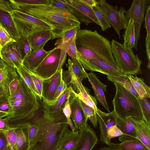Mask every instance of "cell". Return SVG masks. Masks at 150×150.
I'll return each mask as SVG.
<instances>
[{
  "instance_id": "cell-1",
  "label": "cell",
  "mask_w": 150,
  "mask_h": 150,
  "mask_svg": "<svg viewBox=\"0 0 150 150\" xmlns=\"http://www.w3.org/2000/svg\"><path fill=\"white\" fill-rule=\"evenodd\" d=\"M75 44L77 58L82 66L94 59L116 66L110 41L96 30L80 29L76 35Z\"/></svg>"
},
{
  "instance_id": "cell-41",
  "label": "cell",
  "mask_w": 150,
  "mask_h": 150,
  "mask_svg": "<svg viewBox=\"0 0 150 150\" xmlns=\"http://www.w3.org/2000/svg\"><path fill=\"white\" fill-rule=\"evenodd\" d=\"M25 69L30 75L35 87L39 94V98L40 100H42L43 79H40L38 77L31 71L28 70L26 69Z\"/></svg>"
},
{
  "instance_id": "cell-24",
  "label": "cell",
  "mask_w": 150,
  "mask_h": 150,
  "mask_svg": "<svg viewBox=\"0 0 150 150\" xmlns=\"http://www.w3.org/2000/svg\"><path fill=\"white\" fill-rule=\"evenodd\" d=\"M80 136V131H74L67 128L60 139L58 149L71 150L77 144Z\"/></svg>"
},
{
  "instance_id": "cell-43",
  "label": "cell",
  "mask_w": 150,
  "mask_h": 150,
  "mask_svg": "<svg viewBox=\"0 0 150 150\" xmlns=\"http://www.w3.org/2000/svg\"><path fill=\"white\" fill-rule=\"evenodd\" d=\"M49 4L58 8L72 13L71 7L64 0H49Z\"/></svg>"
},
{
  "instance_id": "cell-12",
  "label": "cell",
  "mask_w": 150,
  "mask_h": 150,
  "mask_svg": "<svg viewBox=\"0 0 150 150\" xmlns=\"http://www.w3.org/2000/svg\"><path fill=\"white\" fill-rule=\"evenodd\" d=\"M14 10L10 0H0V24L16 41L20 36L11 15Z\"/></svg>"
},
{
  "instance_id": "cell-52",
  "label": "cell",
  "mask_w": 150,
  "mask_h": 150,
  "mask_svg": "<svg viewBox=\"0 0 150 150\" xmlns=\"http://www.w3.org/2000/svg\"><path fill=\"white\" fill-rule=\"evenodd\" d=\"M9 108V104L8 99L0 102V110L8 112Z\"/></svg>"
},
{
  "instance_id": "cell-10",
  "label": "cell",
  "mask_w": 150,
  "mask_h": 150,
  "mask_svg": "<svg viewBox=\"0 0 150 150\" xmlns=\"http://www.w3.org/2000/svg\"><path fill=\"white\" fill-rule=\"evenodd\" d=\"M71 7L72 13L79 21L88 25L93 23L100 26L98 21L91 7L82 2L81 0H64Z\"/></svg>"
},
{
  "instance_id": "cell-3",
  "label": "cell",
  "mask_w": 150,
  "mask_h": 150,
  "mask_svg": "<svg viewBox=\"0 0 150 150\" xmlns=\"http://www.w3.org/2000/svg\"><path fill=\"white\" fill-rule=\"evenodd\" d=\"M47 131L42 140L31 150H57L60 139L68 124L62 109L53 112L48 110Z\"/></svg>"
},
{
  "instance_id": "cell-58",
  "label": "cell",
  "mask_w": 150,
  "mask_h": 150,
  "mask_svg": "<svg viewBox=\"0 0 150 150\" xmlns=\"http://www.w3.org/2000/svg\"><path fill=\"white\" fill-rule=\"evenodd\" d=\"M57 150H59V149H57Z\"/></svg>"
},
{
  "instance_id": "cell-40",
  "label": "cell",
  "mask_w": 150,
  "mask_h": 150,
  "mask_svg": "<svg viewBox=\"0 0 150 150\" xmlns=\"http://www.w3.org/2000/svg\"><path fill=\"white\" fill-rule=\"evenodd\" d=\"M70 95L68 96L66 102H65L62 110L64 115L67 119V123L71 129V130L75 131L77 130L76 129L72 120L70 118L71 112L69 103Z\"/></svg>"
},
{
  "instance_id": "cell-47",
  "label": "cell",
  "mask_w": 150,
  "mask_h": 150,
  "mask_svg": "<svg viewBox=\"0 0 150 150\" xmlns=\"http://www.w3.org/2000/svg\"><path fill=\"white\" fill-rule=\"evenodd\" d=\"M19 81L20 77L19 76L14 79L10 83L9 86V97H12L16 92L18 86Z\"/></svg>"
},
{
  "instance_id": "cell-30",
  "label": "cell",
  "mask_w": 150,
  "mask_h": 150,
  "mask_svg": "<svg viewBox=\"0 0 150 150\" xmlns=\"http://www.w3.org/2000/svg\"><path fill=\"white\" fill-rule=\"evenodd\" d=\"M17 47L21 59L23 60L31 52L32 50L27 36L20 35L16 41Z\"/></svg>"
},
{
  "instance_id": "cell-6",
  "label": "cell",
  "mask_w": 150,
  "mask_h": 150,
  "mask_svg": "<svg viewBox=\"0 0 150 150\" xmlns=\"http://www.w3.org/2000/svg\"><path fill=\"white\" fill-rule=\"evenodd\" d=\"M11 15L20 36H28L33 33L42 30H50L52 27L47 23L34 17L14 10Z\"/></svg>"
},
{
  "instance_id": "cell-15",
  "label": "cell",
  "mask_w": 150,
  "mask_h": 150,
  "mask_svg": "<svg viewBox=\"0 0 150 150\" xmlns=\"http://www.w3.org/2000/svg\"><path fill=\"white\" fill-rule=\"evenodd\" d=\"M1 58L10 66L15 68L22 65V60L15 40L6 44L0 49Z\"/></svg>"
},
{
  "instance_id": "cell-56",
  "label": "cell",
  "mask_w": 150,
  "mask_h": 150,
  "mask_svg": "<svg viewBox=\"0 0 150 150\" xmlns=\"http://www.w3.org/2000/svg\"><path fill=\"white\" fill-rule=\"evenodd\" d=\"M4 150H10L8 148V147L7 146L6 147Z\"/></svg>"
},
{
  "instance_id": "cell-50",
  "label": "cell",
  "mask_w": 150,
  "mask_h": 150,
  "mask_svg": "<svg viewBox=\"0 0 150 150\" xmlns=\"http://www.w3.org/2000/svg\"><path fill=\"white\" fill-rule=\"evenodd\" d=\"M6 117L0 119V132H3L10 129Z\"/></svg>"
},
{
  "instance_id": "cell-57",
  "label": "cell",
  "mask_w": 150,
  "mask_h": 150,
  "mask_svg": "<svg viewBox=\"0 0 150 150\" xmlns=\"http://www.w3.org/2000/svg\"><path fill=\"white\" fill-rule=\"evenodd\" d=\"M1 54H0V58H1Z\"/></svg>"
},
{
  "instance_id": "cell-46",
  "label": "cell",
  "mask_w": 150,
  "mask_h": 150,
  "mask_svg": "<svg viewBox=\"0 0 150 150\" xmlns=\"http://www.w3.org/2000/svg\"><path fill=\"white\" fill-rule=\"evenodd\" d=\"M75 37L69 43L67 51V53L73 60L78 59L77 51L75 44Z\"/></svg>"
},
{
  "instance_id": "cell-35",
  "label": "cell",
  "mask_w": 150,
  "mask_h": 150,
  "mask_svg": "<svg viewBox=\"0 0 150 150\" xmlns=\"http://www.w3.org/2000/svg\"><path fill=\"white\" fill-rule=\"evenodd\" d=\"M71 61L73 72L79 81L82 82L83 80L87 78V73L78 59L75 60H71Z\"/></svg>"
},
{
  "instance_id": "cell-29",
  "label": "cell",
  "mask_w": 150,
  "mask_h": 150,
  "mask_svg": "<svg viewBox=\"0 0 150 150\" xmlns=\"http://www.w3.org/2000/svg\"><path fill=\"white\" fill-rule=\"evenodd\" d=\"M27 127L16 129V150H28Z\"/></svg>"
},
{
  "instance_id": "cell-25",
  "label": "cell",
  "mask_w": 150,
  "mask_h": 150,
  "mask_svg": "<svg viewBox=\"0 0 150 150\" xmlns=\"http://www.w3.org/2000/svg\"><path fill=\"white\" fill-rule=\"evenodd\" d=\"M127 76L138 94L139 98L143 97L150 98V87L145 83L142 78L132 75Z\"/></svg>"
},
{
  "instance_id": "cell-20",
  "label": "cell",
  "mask_w": 150,
  "mask_h": 150,
  "mask_svg": "<svg viewBox=\"0 0 150 150\" xmlns=\"http://www.w3.org/2000/svg\"><path fill=\"white\" fill-rule=\"evenodd\" d=\"M132 118L131 117L121 118L117 116L116 125L124 134L118 138L121 142L137 139Z\"/></svg>"
},
{
  "instance_id": "cell-36",
  "label": "cell",
  "mask_w": 150,
  "mask_h": 150,
  "mask_svg": "<svg viewBox=\"0 0 150 150\" xmlns=\"http://www.w3.org/2000/svg\"><path fill=\"white\" fill-rule=\"evenodd\" d=\"M144 120L150 125V104L148 98L143 97L138 99Z\"/></svg>"
},
{
  "instance_id": "cell-54",
  "label": "cell",
  "mask_w": 150,
  "mask_h": 150,
  "mask_svg": "<svg viewBox=\"0 0 150 150\" xmlns=\"http://www.w3.org/2000/svg\"><path fill=\"white\" fill-rule=\"evenodd\" d=\"M100 150H120V149L111 144L108 147H103L102 148H100Z\"/></svg>"
},
{
  "instance_id": "cell-5",
  "label": "cell",
  "mask_w": 150,
  "mask_h": 150,
  "mask_svg": "<svg viewBox=\"0 0 150 150\" xmlns=\"http://www.w3.org/2000/svg\"><path fill=\"white\" fill-rule=\"evenodd\" d=\"M113 57L116 66L125 75L141 74L142 61L132 49L125 48L123 44L112 39L111 42Z\"/></svg>"
},
{
  "instance_id": "cell-21",
  "label": "cell",
  "mask_w": 150,
  "mask_h": 150,
  "mask_svg": "<svg viewBox=\"0 0 150 150\" xmlns=\"http://www.w3.org/2000/svg\"><path fill=\"white\" fill-rule=\"evenodd\" d=\"M42 47L32 50L23 61L22 65L26 69L32 70L35 69L53 50L46 51Z\"/></svg>"
},
{
  "instance_id": "cell-31",
  "label": "cell",
  "mask_w": 150,
  "mask_h": 150,
  "mask_svg": "<svg viewBox=\"0 0 150 150\" xmlns=\"http://www.w3.org/2000/svg\"><path fill=\"white\" fill-rule=\"evenodd\" d=\"M19 76L22 79L33 93L39 98V94L35 87L31 76L22 65L16 69Z\"/></svg>"
},
{
  "instance_id": "cell-17",
  "label": "cell",
  "mask_w": 150,
  "mask_h": 150,
  "mask_svg": "<svg viewBox=\"0 0 150 150\" xmlns=\"http://www.w3.org/2000/svg\"><path fill=\"white\" fill-rule=\"evenodd\" d=\"M83 66L86 70L99 72L107 76L125 75L117 66L96 59L90 60Z\"/></svg>"
},
{
  "instance_id": "cell-44",
  "label": "cell",
  "mask_w": 150,
  "mask_h": 150,
  "mask_svg": "<svg viewBox=\"0 0 150 150\" xmlns=\"http://www.w3.org/2000/svg\"><path fill=\"white\" fill-rule=\"evenodd\" d=\"M62 68L61 69V79L60 82L56 90L54 99V103L53 105L57 101L58 99L63 93L67 89V86L63 80L62 78Z\"/></svg>"
},
{
  "instance_id": "cell-49",
  "label": "cell",
  "mask_w": 150,
  "mask_h": 150,
  "mask_svg": "<svg viewBox=\"0 0 150 150\" xmlns=\"http://www.w3.org/2000/svg\"><path fill=\"white\" fill-rule=\"evenodd\" d=\"M145 47L148 60L147 67L150 68V33H146L145 38Z\"/></svg>"
},
{
  "instance_id": "cell-48",
  "label": "cell",
  "mask_w": 150,
  "mask_h": 150,
  "mask_svg": "<svg viewBox=\"0 0 150 150\" xmlns=\"http://www.w3.org/2000/svg\"><path fill=\"white\" fill-rule=\"evenodd\" d=\"M62 76L63 80L66 85L67 87L69 86L71 87L73 85L72 78L68 70H63Z\"/></svg>"
},
{
  "instance_id": "cell-32",
  "label": "cell",
  "mask_w": 150,
  "mask_h": 150,
  "mask_svg": "<svg viewBox=\"0 0 150 150\" xmlns=\"http://www.w3.org/2000/svg\"><path fill=\"white\" fill-rule=\"evenodd\" d=\"M92 8L98 21L101 30L103 31H105L110 29L111 27V25L100 6L97 4Z\"/></svg>"
},
{
  "instance_id": "cell-34",
  "label": "cell",
  "mask_w": 150,
  "mask_h": 150,
  "mask_svg": "<svg viewBox=\"0 0 150 150\" xmlns=\"http://www.w3.org/2000/svg\"><path fill=\"white\" fill-rule=\"evenodd\" d=\"M79 101L85 117L87 119H89L94 127H96L97 125L98 121L96 115L95 109L87 105L79 99Z\"/></svg>"
},
{
  "instance_id": "cell-38",
  "label": "cell",
  "mask_w": 150,
  "mask_h": 150,
  "mask_svg": "<svg viewBox=\"0 0 150 150\" xmlns=\"http://www.w3.org/2000/svg\"><path fill=\"white\" fill-rule=\"evenodd\" d=\"M4 133L6 139L7 146L10 150H16V129L10 128L2 132Z\"/></svg>"
},
{
  "instance_id": "cell-26",
  "label": "cell",
  "mask_w": 150,
  "mask_h": 150,
  "mask_svg": "<svg viewBox=\"0 0 150 150\" xmlns=\"http://www.w3.org/2000/svg\"><path fill=\"white\" fill-rule=\"evenodd\" d=\"M122 36L124 39L123 44L125 47L129 49L134 48L135 36V22L134 20L129 19Z\"/></svg>"
},
{
  "instance_id": "cell-2",
  "label": "cell",
  "mask_w": 150,
  "mask_h": 150,
  "mask_svg": "<svg viewBox=\"0 0 150 150\" xmlns=\"http://www.w3.org/2000/svg\"><path fill=\"white\" fill-rule=\"evenodd\" d=\"M13 6L14 10L34 17L51 26L53 28L52 40L61 38L66 31L80 26V22L72 13L50 5Z\"/></svg>"
},
{
  "instance_id": "cell-18",
  "label": "cell",
  "mask_w": 150,
  "mask_h": 150,
  "mask_svg": "<svg viewBox=\"0 0 150 150\" xmlns=\"http://www.w3.org/2000/svg\"><path fill=\"white\" fill-rule=\"evenodd\" d=\"M80 131L79 140L71 150H92L98 141L96 133L88 124Z\"/></svg>"
},
{
  "instance_id": "cell-51",
  "label": "cell",
  "mask_w": 150,
  "mask_h": 150,
  "mask_svg": "<svg viewBox=\"0 0 150 150\" xmlns=\"http://www.w3.org/2000/svg\"><path fill=\"white\" fill-rule=\"evenodd\" d=\"M7 146L5 136L3 132H0V150H4Z\"/></svg>"
},
{
  "instance_id": "cell-22",
  "label": "cell",
  "mask_w": 150,
  "mask_h": 150,
  "mask_svg": "<svg viewBox=\"0 0 150 150\" xmlns=\"http://www.w3.org/2000/svg\"><path fill=\"white\" fill-rule=\"evenodd\" d=\"M132 118L137 139L150 149V125L144 120Z\"/></svg>"
},
{
  "instance_id": "cell-8",
  "label": "cell",
  "mask_w": 150,
  "mask_h": 150,
  "mask_svg": "<svg viewBox=\"0 0 150 150\" xmlns=\"http://www.w3.org/2000/svg\"><path fill=\"white\" fill-rule=\"evenodd\" d=\"M61 53V46L57 45L35 69L30 71L40 79L50 77L57 70Z\"/></svg>"
},
{
  "instance_id": "cell-37",
  "label": "cell",
  "mask_w": 150,
  "mask_h": 150,
  "mask_svg": "<svg viewBox=\"0 0 150 150\" xmlns=\"http://www.w3.org/2000/svg\"><path fill=\"white\" fill-rule=\"evenodd\" d=\"M13 5L17 6H33L49 4V0H10Z\"/></svg>"
},
{
  "instance_id": "cell-42",
  "label": "cell",
  "mask_w": 150,
  "mask_h": 150,
  "mask_svg": "<svg viewBox=\"0 0 150 150\" xmlns=\"http://www.w3.org/2000/svg\"><path fill=\"white\" fill-rule=\"evenodd\" d=\"M14 40H15L11 37L6 29L0 24V49L7 43Z\"/></svg>"
},
{
  "instance_id": "cell-55",
  "label": "cell",
  "mask_w": 150,
  "mask_h": 150,
  "mask_svg": "<svg viewBox=\"0 0 150 150\" xmlns=\"http://www.w3.org/2000/svg\"><path fill=\"white\" fill-rule=\"evenodd\" d=\"M8 115V112L0 110V119L6 117Z\"/></svg>"
},
{
  "instance_id": "cell-53",
  "label": "cell",
  "mask_w": 150,
  "mask_h": 150,
  "mask_svg": "<svg viewBox=\"0 0 150 150\" xmlns=\"http://www.w3.org/2000/svg\"><path fill=\"white\" fill-rule=\"evenodd\" d=\"M81 1L86 5L92 7L98 4L97 0H81Z\"/></svg>"
},
{
  "instance_id": "cell-16",
  "label": "cell",
  "mask_w": 150,
  "mask_h": 150,
  "mask_svg": "<svg viewBox=\"0 0 150 150\" xmlns=\"http://www.w3.org/2000/svg\"><path fill=\"white\" fill-rule=\"evenodd\" d=\"M69 103L72 122L76 130L80 131L87 125L88 119L85 117L79 99L71 92L69 98Z\"/></svg>"
},
{
  "instance_id": "cell-28",
  "label": "cell",
  "mask_w": 150,
  "mask_h": 150,
  "mask_svg": "<svg viewBox=\"0 0 150 150\" xmlns=\"http://www.w3.org/2000/svg\"><path fill=\"white\" fill-rule=\"evenodd\" d=\"M110 144L120 150H150L137 139L125 141L120 144L111 142Z\"/></svg>"
},
{
  "instance_id": "cell-27",
  "label": "cell",
  "mask_w": 150,
  "mask_h": 150,
  "mask_svg": "<svg viewBox=\"0 0 150 150\" xmlns=\"http://www.w3.org/2000/svg\"><path fill=\"white\" fill-rule=\"evenodd\" d=\"M108 80L114 82H116L121 85L138 99L139 96L133 87L127 75H107Z\"/></svg>"
},
{
  "instance_id": "cell-4",
  "label": "cell",
  "mask_w": 150,
  "mask_h": 150,
  "mask_svg": "<svg viewBox=\"0 0 150 150\" xmlns=\"http://www.w3.org/2000/svg\"><path fill=\"white\" fill-rule=\"evenodd\" d=\"M116 93L112 100L113 111L121 117H131L144 120L138 99L116 82Z\"/></svg>"
},
{
  "instance_id": "cell-33",
  "label": "cell",
  "mask_w": 150,
  "mask_h": 150,
  "mask_svg": "<svg viewBox=\"0 0 150 150\" xmlns=\"http://www.w3.org/2000/svg\"><path fill=\"white\" fill-rule=\"evenodd\" d=\"M71 86L67 87L63 93L53 105H47V107L49 111L52 112H56L64 106L65 101L71 93Z\"/></svg>"
},
{
  "instance_id": "cell-14",
  "label": "cell",
  "mask_w": 150,
  "mask_h": 150,
  "mask_svg": "<svg viewBox=\"0 0 150 150\" xmlns=\"http://www.w3.org/2000/svg\"><path fill=\"white\" fill-rule=\"evenodd\" d=\"M61 70L58 71L52 76L43 80L42 99L48 105H53L55 95L60 83Z\"/></svg>"
},
{
  "instance_id": "cell-19",
  "label": "cell",
  "mask_w": 150,
  "mask_h": 150,
  "mask_svg": "<svg viewBox=\"0 0 150 150\" xmlns=\"http://www.w3.org/2000/svg\"><path fill=\"white\" fill-rule=\"evenodd\" d=\"M87 76L94 92V95L96 100L109 112H110L105 94L106 91L107 85L102 83L99 80L97 75L93 71L87 73Z\"/></svg>"
},
{
  "instance_id": "cell-13",
  "label": "cell",
  "mask_w": 150,
  "mask_h": 150,
  "mask_svg": "<svg viewBox=\"0 0 150 150\" xmlns=\"http://www.w3.org/2000/svg\"><path fill=\"white\" fill-rule=\"evenodd\" d=\"M95 110L99 124L100 141L109 146L111 142H109L108 140L107 131L110 127L116 125L117 116L113 110L105 113L98 108Z\"/></svg>"
},
{
  "instance_id": "cell-7",
  "label": "cell",
  "mask_w": 150,
  "mask_h": 150,
  "mask_svg": "<svg viewBox=\"0 0 150 150\" xmlns=\"http://www.w3.org/2000/svg\"><path fill=\"white\" fill-rule=\"evenodd\" d=\"M97 1L110 24L120 39V31L125 29L130 19L128 10L122 6L118 10L117 6H113L104 0Z\"/></svg>"
},
{
  "instance_id": "cell-23",
  "label": "cell",
  "mask_w": 150,
  "mask_h": 150,
  "mask_svg": "<svg viewBox=\"0 0 150 150\" xmlns=\"http://www.w3.org/2000/svg\"><path fill=\"white\" fill-rule=\"evenodd\" d=\"M51 30H38L28 36L32 51L44 47L47 42L51 39Z\"/></svg>"
},
{
  "instance_id": "cell-9",
  "label": "cell",
  "mask_w": 150,
  "mask_h": 150,
  "mask_svg": "<svg viewBox=\"0 0 150 150\" xmlns=\"http://www.w3.org/2000/svg\"><path fill=\"white\" fill-rule=\"evenodd\" d=\"M150 4V0H133L129 9L128 10L130 19L134 20L135 22L134 48L136 50H137L141 28L144 21L146 10Z\"/></svg>"
},
{
  "instance_id": "cell-11",
  "label": "cell",
  "mask_w": 150,
  "mask_h": 150,
  "mask_svg": "<svg viewBox=\"0 0 150 150\" xmlns=\"http://www.w3.org/2000/svg\"><path fill=\"white\" fill-rule=\"evenodd\" d=\"M16 69L8 65L0 58V102L8 99L10 96V82L19 76Z\"/></svg>"
},
{
  "instance_id": "cell-45",
  "label": "cell",
  "mask_w": 150,
  "mask_h": 150,
  "mask_svg": "<svg viewBox=\"0 0 150 150\" xmlns=\"http://www.w3.org/2000/svg\"><path fill=\"white\" fill-rule=\"evenodd\" d=\"M124 134L117 126L116 125L110 127L107 131V138L108 140L111 142V139L120 137Z\"/></svg>"
},
{
  "instance_id": "cell-39",
  "label": "cell",
  "mask_w": 150,
  "mask_h": 150,
  "mask_svg": "<svg viewBox=\"0 0 150 150\" xmlns=\"http://www.w3.org/2000/svg\"><path fill=\"white\" fill-rule=\"evenodd\" d=\"M80 29V26H78L66 31L61 39L57 41L55 45L67 42L76 35L77 31Z\"/></svg>"
}]
</instances>
